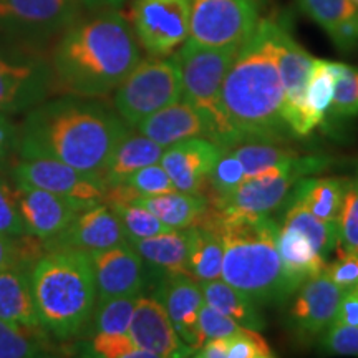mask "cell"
<instances>
[{
	"label": "cell",
	"mask_w": 358,
	"mask_h": 358,
	"mask_svg": "<svg viewBox=\"0 0 358 358\" xmlns=\"http://www.w3.org/2000/svg\"><path fill=\"white\" fill-rule=\"evenodd\" d=\"M131 131L96 98L65 93L27 111L19 128L20 159H55L80 171L103 174L116 145Z\"/></svg>",
	"instance_id": "6da1fadb"
},
{
	"label": "cell",
	"mask_w": 358,
	"mask_h": 358,
	"mask_svg": "<svg viewBox=\"0 0 358 358\" xmlns=\"http://www.w3.org/2000/svg\"><path fill=\"white\" fill-rule=\"evenodd\" d=\"M141 60V47L129 20L116 8H98L80 17L58 37L50 65L55 90L88 98H101Z\"/></svg>",
	"instance_id": "7a4b0ae2"
},
{
	"label": "cell",
	"mask_w": 358,
	"mask_h": 358,
	"mask_svg": "<svg viewBox=\"0 0 358 358\" xmlns=\"http://www.w3.org/2000/svg\"><path fill=\"white\" fill-rule=\"evenodd\" d=\"M275 30L277 20H259L222 82V111L241 141L280 140L289 131L284 120L285 95L277 62Z\"/></svg>",
	"instance_id": "3957f363"
},
{
	"label": "cell",
	"mask_w": 358,
	"mask_h": 358,
	"mask_svg": "<svg viewBox=\"0 0 358 358\" xmlns=\"http://www.w3.org/2000/svg\"><path fill=\"white\" fill-rule=\"evenodd\" d=\"M199 222L217 227L222 236L221 279L257 306L287 301L294 289L284 272L277 234L279 224L268 216H252L208 206Z\"/></svg>",
	"instance_id": "277c9868"
},
{
	"label": "cell",
	"mask_w": 358,
	"mask_h": 358,
	"mask_svg": "<svg viewBox=\"0 0 358 358\" xmlns=\"http://www.w3.org/2000/svg\"><path fill=\"white\" fill-rule=\"evenodd\" d=\"M30 287L40 325L50 337L70 340L88 329L98 299L88 252L47 250L30 268Z\"/></svg>",
	"instance_id": "5b68a950"
},
{
	"label": "cell",
	"mask_w": 358,
	"mask_h": 358,
	"mask_svg": "<svg viewBox=\"0 0 358 358\" xmlns=\"http://www.w3.org/2000/svg\"><path fill=\"white\" fill-rule=\"evenodd\" d=\"M239 48L204 47L187 38L176 52L182 78V100L196 106L211 124L213 141L221 148L241 143L221 106V88Z\"/></svg>",
	"instance_id": "8992f818"
},
{
	"label": "cell",
	"mask_w": 358,
	"mask_h": 358,
	"mask_svg": "<svg viewBox=\"0 0 358 358\" xmlns=\"http://www.w3.org/2000/svg\"><path fill=\"white\" fill-rule=\"evenodd\" d=\"M182 98V78L174 55L151 57L138 62L115 90V111L134 128L146 116Z\"/></svg>",
	"instance_id": "52a82bcc"
},
{
	"label": "cell",
	"mask_w": 358,
	"mask_h": 358,
	"mask_svg": "<svg viewBox=\"0 0 358 358\" xmlns=\"http://www.w3.org/2000/svg\"><path fill=\"white\" fill-rule=\"evenodd\" d=\"M53 90L50 60L40 48L0 34V111H29L47 100Z\"/></svg>",
	"instance_id": "ba28073f"
},
{
	"label": "cell",
	"mask_w": 358,
	"mask_h": 358,
	"mask_svg": "<svg viewBox=\"0 0 358 358\" xmlns=\"http://www.w3.org/2000/svg\"><path fill=\"white\" fill-rule=\"evenodd\" d=\"M330 163L332 161L325 156H297L287 159L245 179L229 198L214 209L268 216L284 203L299 179L329 168Z\"/></svg>",
	"instance_id": "9c48e42d"
},
{
	"label": "cell",
	"mask_w": 358,
	"mask_h": 358,
	"mask_svg": "<svg viewBox=\"0 0 358 358\" xmlns=\"http://www.w3.org/2000/svg\"><path fill=\"white\" fill-rule=\"evenodd\" d=\"M80 0H0V34L42 48L82 17Z\"/></svg>",
	"instance_id": "30bf717a"
},
{
	"label": "cell",
	"mask_w": 358,
	"mask_h": 358,
	"mask_svg": "<svg viewBox=\"0 0 358 358\" xmlns=\"http://www.w3.org/2000/svg\"><path fill=\"white\" fill-rule=\"evenodd\" d=\"M254 0H191L189 40L214 48H241L259 24Z\"/></svg>",
	"instance_id": "8fae6325"
},
{
	"label": "cell",
	"mask_w": 358,
	"mask_h": 358,
	"mask_svg": "<svg viewBox=\"0 0 358 358\" xmlns=\"http://www.w3.org/2000/svg\"><path fill=\"white\" fill-rule=\"evenodd\" d=\"M191 0H133L129 24L151 57H169L189 37Z\"/></svg>",
	"instance_id": "7c38bea8"
},
{
	"label": "cell",
	"mask_w": 358,
	"mask_h": 358,
	"mask_svg": "<svg viewBox=\"0 0 358 358\" xmlns=\"http://www.w3.org/2000/svg\"><path fill=\"white\" fill-rule=\"evenodd\" d=\"M12 179L15 185L38 187L73 199L85 206L105 203L106 187L100 174L80 171L55 159H20L12 168Z\"/></svg>",
	"instance_id": "4fadbf2b"
},
{
	"label": "cell",
	"mask_w": 358,
	"mask_h": 358,
	"mask_svg": "<svg viewBox=\"0 0 358 358\" xmlns=\"http://www.w3.org/2000/svg\"><path fill=\"white\" fill-rule=\"evenodd\" d=\"M277 62L284 83V120L295 136H308L313 129L306 108V87L310 77L313 58L290 34L287 27L277 20Z\"/></svg>",
	"instance_id": "5bb4252c"
},
{
	"label": "cell",
	"mask_w": 358,
	"mask_h": 358,
	"mask_svg": "<svg viewBox=\"0 0 358 358\" xmlns=\"http://www.w3.org/2000/svg\"><path fill=\"white\" fill-rule=\"evenodd\" d=\"M343 292L345 290L340 289L325 271L303 282L294 292L287 315L295 338L302 342L319 338L335 320Z\"/></svg>",
	"instance_id": "9a60e30c"
},
{
	"label": "cell",
	"mask_w": 358,
	"mask_h": 358,
	"mask_svg": "<svg viewBox=\"0 0 358 358\" xmlns=\"http://www.w3.org/2000/svg\"><path fill=\"white\" fill-rule=\"evenodd\" d=\"M96 284V302L123 295H140L148 289V274L140 254L129 243L88 252Z\"/></svg>",
	"instance_id": "2e32d148"
},
{
	"label": "cell",
	"mask_w": 358,
	"mask_h": 358,
	"mask_svg": "<svg viewBox=\"0 0 358 358\" xmlns=\"http://www.w3.org/2000/svg\"><path fill=\"white\" fill-rule=\"evenodd\" d=\"M15 198L27 234L47 241L60 234L75 216L90 208L38 187L15 185Z\"/></svg>",
	"instance_id": "e0dca14e"
},
{
	"label": "cell",
	"mask_w": 358,
	"mask_h": 358,
	"mask_svg": "<svg viewBox=\"0 0 358 358\" xmlns=\"http://www.w3.org/2000/svg\"><path fill=\"white\" fill-rule=\"evenodd\" d=\"M128 243L127 236L108 203H98L80 211L60 234L45 243L50 249H78L85 252L103 250Z\"/></svg>",
	"instance_id": "ac0fdd59"
},
{
	"label": "cell",
	"mask_w": 358,
	"mask_h": 358,
	"mask_svg": "<svg viewBox=\"0 0 358 358\" xmlns=\"http://www.w3.org/2000/svg\"><path fill=\"white\" fill-rule=\"evenodd\" d=\"M153 297L164 307L181 342L192 352L199 350L204 343L199 329V310L204 297L198 282L185 274L166 277L153 287Z\"/></svg>",
	"instance_id": "d6986e66"
},
{
	"label": "cell",
	"mask_w": 358,
	"mask_h": 358,
	"mask_svg": "<svg viewBox=\"0 0 358 358\" xmlns=\"http://www.w3.org/2000/svg\"><path fill=\"white\" fill-rule=\"evenodd\" d=\"M222 151L224 148L211 140L191 138L164 148L159 163L178 191L204 196L209 173Z\"/></svg>",
	"instance_id": "ffe728a7"
},
{
	"label": "cell",
	"mask_w": 358,
	"mask_h": 358,
	"mask_svg": "<svg viewBox=\"0 0 358 358\" xmlns=\"http://www.w3.org/2000/svg\"><path fill=\"white\" fill-rule=\"evenodd\" d=\"M128 334L138 347L150 352L153 358L194 355L178 337L166 310L153 295H138Z\"/></svg>",
	"instance_id": "44dd1931"
},
{
	"label": "cell",
	"mask_w": 358,
	"mask_h": 358,
	"mask_svg": "<svg viewBox=\"0 0 358 358\" xmlns=\"http://www.w3.org/2000/svg\"><path fill=\"white\" fill-rule=\"evenodd\" d=\"M192 239V226L185 229H171L163 234L131 241L140 254L148 274V287H155L166 277L187 275V257Z\"/></svg>",
	"instance_id": "7402d4cb"
},
{
	"label": "cell",
	"mask_w": 358,
	"mask_h": 358,
	"mask_svg": "<svg viewBox=\"0 0 358 358\" xmlns=\"http://www.w3.org/2000/svg\"><path fill=\"white\" fill-rule=\"evenodd\" d=\"M138 133L158 143L163 148L176 145L191 138H206L213 141L211 124L201 111L189 101L178 100L163 110L146 116L134 127Z\"/></svg>",
	"instance_id": "603a6c76"
},
{
	"label": "cell",
	"mask_w": 358,
	"mask_h": 358,
	"mask_svg": "<svg viewBox=\"0 0 358 358\" xmlns=\"http://www.w3.org/2000/svg\"><path fill=\"white\" fill-rule=\"evenodd\" d=\"M297 3L340 52L348 53L358 47V6L353 0H297Z\"/></svg>",
	"instance_id": "cb8c5ba5"
},
{
	"label": "cell",
	"mask_w": 358,
	"mask_h": 358,
	"mask_svg": "<svg viewBox=\"0 0 358 358\" xmlns=\"http://www.w3.org/2000/svg\"><path fill=\"white\" fill-rule=\"evenodd\" d=\"M347 185L348 178L303 176L292 186L287 201L303 206L319 219L337 222Z\"/></svg>",
	"instance_id": "d4e9b609"
},
{
	"label": "cell",
	"mask_w": 358,
	"mask_h": 358,
	"mask_svg": "<svg viewBox=\"0 0 358 358\" xmlns=\"http://www.w3.org/2000/svg\"><path fill=\"white\" fill-rule=\"evenodd\" d=\"M277 249L294 292L307 279L324 271L327 266V259L313 248L306 236L280 224L277 234Z\"/></svg>",
	"instance_id": "484cf974"
},
{
	"label": "cell",
	"mask_w": 358,
	"mask_h": 358,
	"mask_svg": "<svg viewBox=\"0 0 358 358\" xmlns=\"http://www.w3.org/2000/svg\"><path fill=\"white\" fill-rule=\"evenodd\" d=\"M164 148L155 143L145 134L129 131L115 148L113 155L106 164L101 178L106 187H113L122 182L138 169L159 163Z\"/></svg>",
	"instance_id": "4316f807"
},
{
	"label": "cell",
	"mask_w": 358,
	"mask_h": 358,
	"mask_svg": "<svg viewBox=\"0 0 358 358\" xmlns=\"http://www.w3.org/2000/svg\"><path fill=\"white\" fill-rule=\"evenodd\" d=\"M0 319L27 327H42L34 303L29 268L8 267L0 271Z\"/></svg>",
	"instance_id": "83f0119b"
},
{
	"label": "cell",
	"mask_w": 358,
	"mask_h": 358,
	"mask_svg": "<svg viewBox=\"0 0 358 358\" xmlns=\"http://www.w3.org/2000/svg\"><path fill=\"white\" fill-rule=\"evenodd\" d=\"M133 201L153 213L171 229H185L199 224L209 206L206 196L187 194L181 191H171L151 198H136Z\"/></svg>",
	"instance_id": "f1b7e54d"
},
{
	"label": "cell",
	"mask_w": 358,
	"mask_h": 358,
	"mask_svg": "<svg viewBox=\"0 0 358 358\" xmlns=\"http://www.w3.org/2000/svg\"><path fill=\"white\" fill-rule=\"evenodd\" d=\"M222 257L224 243L217 227L206 222L192 226L189 257H187V275L198 284L221 279Z\"/></svg>",
	"instance_id": "f546056e"
},
{
	"label": "cell",
	"mask_w": 358,
	"mask_h": 358,
	"mask_svg": "<svg viewBox=\"0 0 358 358\" xmlns=\"http://www.w3.org/2000/svg\"><path fill=\"white\" fill-rule=\"evenodd\" d=\"M203 290L204 302L209 307L216 308L222 315L229 317L237 325L250 330H261L266 327L262 313L259 312L257 303L250 301L248 295L224 282L222 279L209 280L199 284Z\"/></svg>",
	"instance_id": "4dcf8cb0"
},
{
	"label": "cell",
	"mask_w": 358,
	"mask_h": 358,
	"mask_svg": "<svg viewBox=\"0 0 358 358\" xmlns=\"http://www.w3.org/2000/svg\"><path fill=\"white\" fill-rule=\"evenodd\" d=\"M280 226L289 227V229H294L306 236L313 248L319 250L325 259H329L330 254L338 248L337 222L319 219L297 203H289L287 201V208H285Z\"/></svg>",
	"instance_id": "1f68e13d"
},
{
	"label": "cell",
	"mask_w": 358,
	"mask_h": 358,
	"mask_svg": "<svg viewBox=\"0 0 358 358\" xmlns=\"http://www.w3.org/2000/svg\"><path fill=\"white\" fill-rule=\"evenodd\" d=\"M52 350L43 327H27L0 319V358L45 357Z\"/></svg>",
	"instance_id": "d6a6232c"
},
{
	"label": "cell",
	"mask_w": 358,
	"mask_h": 358,
	"mask_svg": "<svg viewBox=\"0 0 358 358\" xmlns=\"http://www.w3.org/2000/svg\"><path fill=\"white\" fill-rule=\"evenodd\" d=\"M227 150L241 161L245 179L299 156L294 148L280 145V140H244Z\"/></svg>",
	"instance_id": "836d02e7"
},
{
	"label": "cell",
	"mask_w": 358,
	"mask_h": 358,
	"mask_svg": "<svg viewBox=\"0 0 358 358\" xmlns=\"http://www.w3.org/2000/svg\"><path fill=\"white\" fill-rule=\"evenodd\" d=\"M335 77L329 60L315 58L306 87V108L312 129L325 122L334 96Z\"/></svg>",
	"instance_id": "e575fe53"
},
{
	"label": "cell",
	"mask_w": 358,
	"mask_h": 358,
	"mask_svg": "<svg viewBox=\"0 0 358 358\" xmlns=\"http://www.w3.org/2000/svg\"><path fill=\"white\" fill-rule=\"evenodd\" d=\"M105 203H108L118 216L128 243L171 231V227L161 222L153 213L148 211L141 204L134 203L133 199H111Z\"/></svg>",
	"instance_id": "d590c367"
},
{
	"label": "cell",
	"mask_w": 358,
	"mask_h": 358,
	"mask_svg": "<svg viewBox=\"0 0 358 358\" xmlns=\"http://www.w3.org/2000/svg\"><path fill=\"white\" fill-rule=\"evenodd\" d=\"M245 181V173L241 161L232 155L231 150H224L214 164L206 185V199L209 206L217 208Z\"/></svg>",
	"instance_id": "8d00e7d4"
},
{
	"label": "cell",
	"mask_w": 358,
	"mask_h": 358,
	"mask_svg": "<svg viewBox=\"0 0 358 358\" xmlns=\"http://www.w3.org/2000/svg\"><path fill=\"white\" fill-rule=\"evenodd\" d=\"M138 295H123L96 302L88 329L93 334H128Z\"/></svg>",
	"instance_id": "74e56055"
},
{
	"label": "cell",
	"mask_w": 358,
	"mask_h": 358,
	"mask_svg": "<svg viewBox=\"0 0 358 358\" xmlns=\"http://www.w3.org/2000/svg\"><path fill=\"white\" fill-rule=\"evenodd\" d=\"M335 85L330 111L338 118L358 116V69L342 62H330Z\"/></svg>",
	"instance_id": "f35d334b"
},
{
	"label": "cell",
	"mask_w": 358,
	"mask_h": 358,
	"mask_svg": "<svg viewBox=\"0 0 358 358\" xmlns=\"http://www.w3.org/2000/svg\"><path fill=\"white\" fill-rule=\"evenodd\" d=\"M337 249L358 252V169L352 178H348L347 191L343 196V204L337 221Z\"/></svg>",
	"instance_id": "ab89813d"
},
{
	"label": "cell",
	"mask_w": 358,
	"mask_h": 358,
	"mask_svg": "<svg viewBox=\"0 0 358 358\" xmlns=\"http://www.w3.org/2000/svg\"><path fill=\"white\" fill-rule=\"evenodd\" d=\"M90 352L101 358H153L133 342L129 334H93Z\"/></svg>",
	"instance_id": "60d3db41"
},
{
	"label": "cell",
	"mask_w": 358,
	"mask_h": 358,
	"mask_svg": "<svg viewBox=\"0 0 358 358\" xmlns=\"http://www.w3.org/2000/svg\"><path fill=\"white\" fill-rule=\"evenodd\" d=\"M320 348L330 355L358 357V325L332 322L320 335Z\"/></svg>",
	"instance_id": "b9f144b4"
},
{
	"label": "cell",
	"mask_w": 358,
	"mask_h": 358,
	"mask_svg": "<svg viewBox=\"0 0 358 358\" xmlns=\"http://www.w3.org/2000/svg\"><path fill=\"white\" fill-rule=\"evenodd\" d=\"M229 342V355L227 358H272L271 347L266 342L257 330L245 329L241 327L239 330L231 337H227Z\"/></svg>",
	"instance_id": "7bdbcfd3"
},
{
	"label": "cell",
	"mask_w": 358,
	"mask_h": 358,
	"mask_svg": "<svg viewBox=\"0 0 358 358\" xmlns=\"http://www.w3.org/2000/svg\"><path fill=\"white\" fill-rule=\"evenodd\" d=\"M25 234L19 206H17L15 189L0 178V236L15 237Z\"/></svg>",
	"instance_id": "ee69618b"
},
{
	"label": "cell",
	"mask_w": 358,
	"mask_h": 358,
	"mask_svg": "<svg viewBox=\"0 0 358 358\" xmlns=\"http://www.w3.org/2000/svg\"><path fill=\"white\" fill-rule=\"evenodd\" d=\"M324 271L340 289L358 287V252L338 249V257L334 262H327Z\"/></svg>",
	"instance_id": "f6af8a7d"
},
{
	"label": "cell",
	"mask_w": 358,
	"mask_h": 358,
	"mask_svg": "<svg viewBox=\"0 0 358 358\" xmlns=\"http://www.w3.org/2000/svg\"><path fill=\"white\" fill-rule=\"evenodd\" d=\"M199 329L203 334L204 342L211 338H226L234 335L241 325H237L229 317L222 315L216 308L209 307L208 303H203L199 310Z\"/></svg>",
	"instance_id": "bcb514c9"
},
{
	"label": "cell",
	"mask_w": 358,
	"mask_h": 358,
	"mask_svg": "<svg viewBox=\"0 0 358 358\" xmlns=\"http://www.w3.org/2000/svg\"><path fill=\"white\" fill-rule=\"evenodd\" d=\"M19 128L12 123L7 113L0 111V171L8 166L12 156L17 153Z\"/></svg>",
	"instance_id": "7dc6e473"
},
{
	"label": "cell",
	"mask_w": 358,
	"mask_h": 358,
	"mask_svg": "<svg viewBox=\"0 0 358 358\" xmlns=\"http://www.w3.org/2000/svg\"><path fill=\"white\" fill-rule=\"evenodd\" d=\"M334 322L358 325V287H352L343 292Z\"/></svg>",
	"instance_id": "c3c4849f"
},
{
	"label": "cell",
	"mask_w": 358,
	"mask_h": 358,
	"mask_svg": "<svg viewBox=\"0 0 358 358\" xmlns=\"http://www.w3.org/2000/svg\"><path fill=\"white\" fill-rule=\"evenodd\" d=\"M229 355V342L226 338H211L206 340L199 350L194 352L192 357L199 358H227Z\"/></svg>",
	"instance_id": "681fc988"
},
{
	"label": "cell",
	"mask_w": 358,
	"mask_h": 358,
	"mask_svg": "<svg viewBox=\"0 0 358 358\" xmlns=\"http://www.w3.org/2000/svg\"><path fill=\"white\" fill-rule=\"evenodd\" d=\"M83 3V7L92 8V10H98V8H116L118 6V0H80Z\"/></svg>",
	"instance_id": "f907efd6"
},
{
	"label": "cell",
	"mask_w": 358,
	"mask_h": 358,
	"mask_svg": "<svg viewBox=\"0 0 358 358\" xmlns=\"http://www.w3.org/2000/svg\"><path fill=\"white\" fill-rule=\"evenodd\" d=\"M124 2V0H118V6H122V3Z\"/></svg>",
	"instance_id": "816d5d0a"
},
{
	"label": "cell",
	"mask_w": 358,
	"mask_h": 358,
	"mask_svg": "<svg viewBox=\"0 0 358 358\" xmlns=\"http://www.w3.org/2000/svg\"><path fill=\"white\" fill-rule=\"evenodd\" d=\"M353 2H355V3H357V6H358V0H353Z\"/></svg>",
	"instance_id": "f5cc1de1"
}]
</instances>
